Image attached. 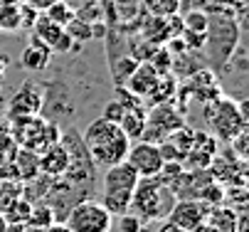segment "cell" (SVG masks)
<instances>
[{"mask_svg":"<svg viewBox=\"0 0 249 232\" xmlns=\"http://www.w3.org/2000/svg\"><path fill=\"white\" fill-rule=\"evenodd\" d=\"M18 148H20V146H18V141H15V136H13L10 126H8V124H0V165L10 163V161L15 158Z\"/></svg>","mask_w":249,"mask_h":232,"instance_id":"cell-27","label":"cell"},{"mask_svg":"<svg viewBox=\"0 0 249 232\" xmlns=\"http://www.w3.org/2000/svg\"><path fill=\"white\" fill-rule=\"evenodd\" d=\"M72 45H77V42L69 37L67 30H62V35H59L57 42L52 45V54H69V52H72Z\"/></svg>","mask_w":249,"mask_h":232,"instance_id":"cell-38","label":"cell"},{"mask_svg":"<svg viewBox=\"0 0 249 232\" xmlns=\"http://www.w3.org/2000/svg\"><path fill=\"white\" fill-rule=\"evenodd\" d=\"M183 45L188 52H202L205 47V32H193V30H183V35H180Z\"/></svg>","mask_w":249,"mask_h":232,"instance_id":"cell-33","label":"cell"},{"mask_svg":"<svg viewBox=\"0 0 249 232\" xmlns=\"http://www.w3.org/2000/svg\"><path fill=\"white\" fill-rule=\"evenodd\" d=\"M82 141H84L89 158L94 161V165H99V168H109L114 163L126 161V153H128V146H131V141L121 131V126L114 124V121H106L101 116L94 119L91 124H87Z\"/></svg>","mask_w":249,"mask_h":232,"instance_id":"cell-1","label":"cell"},{"mask_svg":"<svg viewBox=\"0 0 249 232\" xmlns=\"http://www.w3.org/2000/svg\"><path fill=\"white\" fill-rule=\"evenodd\" d=\"M0 30L3 32L20 30V0L18 3H0Z\"/></svg>","mask_w":249,"mask_h":232,"instance_id":"cell-26","label":"cell"},{"mask_svg":"<svg viewBox=\"0 0 249 232\" xmlns=\"http://www.w3.org/2000/svg\"><path fill=\"white\" fill-rule=\"evenodd\" d=\"M207 22H210V13L202 10V8L185 10V15H183L185 30H193V32H205V30H207Z\"/></svg>","mask_w":249,"mask_h":232,"instance_id":"cell-30","label":"cell"},{"mask_svg":"<svg viewBox=\"0 0 249 232\" xmlns=\"http://www.w3.org/2000/svg\"><path fill=\"white\" fill-rule=\"evenodd\" d=\"M40 10H35L30 3H25V0H20V30H32L35 20H37Z\"/></svg>","mask_w":249,"mask_h":232,"instance_id":"cell-36","label":"cell"},{"mask_svg":"<svg viewBox=\"0 0 249 232\" xmlns=\"http://www.w3.org/2000/svg\"><path fill=\"white\" fill-rule=\"evenodd\" d=\"M193 232H217V230H215V227H212L210 222H202V225H197V227H195Z\"/></svg>","mask_w":249,"mask_h":232,"instance_id":"cell-42","label":"cell"},{"mask_svg":"<svg viewBox=\"0 0 249 232\" xmlns=\"http://www.w3.org/2000/svg\"><path fill=\"white\" fill-rule=\"evenodd\" d=\"M146 116H148V107H131L124 111L119 126L121 131L128 136V141H138L143 139V131H146Z\"/></svg>","mask_w":249,"mask_h":232,"instance_id":"cell-17","label":"cell"},{"mask_svg":"<svg viewBox=\"0 0 249 232\" xmlns=\"http://www.w3.org/2000/svg\"><path fill=\"white\" fill-rule=\"evenodd\" d=\"M42 104H45L42 82L25 79V82L20 84V89L10 96V102H8V119L37 116V114H42Z\"/></svg>","mask_w":249,"mask_h":232,"instance_id":"cell-8","label":"cell"},{"mask_svg":"<svg viewBox=\"0 0 249 232\" xmlns=\"http://www.w3.org/2000/svg\"><path fill=\"white\" fill-rule=\"evenodd\" d=\"M207 107V121L212 128V136L222 143H230L242 128H247V114H244V102H234L227 96H217L215 102L205 104Z\"/></svg>","mask_w":249,"mask_h":232,"instance_id":"cell-6","label":"cell"},{"mask_svg":"<svg viewBox=\"0 0 249 232\" xmlns=\"http://www.w3.org/2000/svg\"><path fill=\"white\" fill-rule=\"evenodd\" d=\"M62 30H64V27H59L57 22H52L45 13H40L37 20H35V25H32V37H37L40 42H45V45L52 50V45H54L57 37L62 35Z\"/></svg>","mask_w":249,"mask_h":232,"instance_id":"cell-22","label":"cell"},{"mask_svg":"<svg viewBox=\"0 0 249 232\" xmlns=\"http://www.w3.org/2000/svg\"><path fill=\"white\" fill-rule=\"evenodd\" d=\"M57 222V217H54V210L47 205V203H32V208H30V217H27V227L30 230H47L50 225H54Z\"/></svg>","mask_w":249,"mask_h":232,"instance_id":"cell-23","label":"cell"},{"mask_svg":"<svg viewBox=\"0 0 249 232\" xmlns=\"http://www.w3.org/2000/svg\"><path fill=\"white\" fill-rule=\"evenodd\" d=\"M207 210H210L207 203L195 200V197H183V200H175L168 220L178 227H183L185 232H193L197 225H202L207 220Z\"/></svg>","mask_w":249,"mask_h":232,"instance_id":"cell-13","label":"cell"},{"mask_svg":"<svg viewBox=\"0 0 249 232\" xmlns=\"http://www.w3.org/2000/svg\"><path fill=\"white\" fill-rule=\"evenodd\" d=\"M158 72L151 67L148 62H138V67L131 72V77L126 79V89L133 94V96H138V99H146L151 91H153V87H156V82H158Z\"/></svg>","mask_w":249,"mask_h":232,"instance_id":"cell-16","label":"cell"},{"mask_svg":"<svg viewBox=\"0 0 249 232\" xmlns=\"http://www.w3.org/2000/svg\"><path fill=\"white\" fill-rule=\"evenodd\" d=\"M10 131L18 141L20 148L35 151V153H42L47 146L57 143L62 136V126L42 114L37 116H25V119H10Z\"/></svg>","mask_w":249,"mask_h":232,"instance_id":"cell-5","label":"cell"},{"mask_svg":"<svg viewBox=\"0 0 249 232\" xmlns=\"http://www.w3.org/2000/svg\"><path fill=\"white\" fill-rule=\"evenodd\" d=\"M18 197H22V183L0 178V213H5Z\"/></svg>","mask_w":249,"mask_h":232,"instance_id":"cell-29","label":"cell"},{"mask_svg":"<svg viewBox=\"0 0 249 232\" xmlns=\"http://www.w3.org/2000/svg\"><path fill=\"white\" fill-rule=\"evenodd\" d=\"M69 232H111L114 215L94 197H84L62 220Z\"/></svg>","mask_w":249,"mask_h":232,"instance_id":"cell-7","label":"cell"},{"mask_svg":"<svg viewBox=\"0 0 249 232\" xmlns=\"http://www.w3.org/2000/svg\"><path fill=\"white\" fill-rule=\"evenodd\" d=\"M242 40V25L234 20L232 13H212L207 30H205V47L202 52L207 54V70L220 74L222 67L234 54L237 45Z\"/></svg>","mask_w":249,"mask_h":232,"instance_id":"cell-2","label":"cell"},{"mask_svg":"<svg viewBox=\"0 0 249 232\" xmlns=\"http://www.w3.org/2000/svg\"><path fill=\"white\" fill-rule=\"evenodd\" d=\"M175 200H178L175 193L163 180H158L156 176L153 178H138V183L133 188V195H131L128 213H133L141 222L168 220Z\"/></svg>","mask_w":249,"mask_h":232,"instance_id":"cell-3","label":"cell"},{"mask_svg":"<svg viewBox=\"0 0 249 232\" xmlns=\"http://www.w3.org/2000/svg\"><path fill=\"white\" fill-rule=\"evenodd\" d=\"M30 208H32V203H27L25 197H18V200H15V203H13L3 215H5V220H8V222H22V225H27Z\"/></svg>","mask_w":249,"mask_h":232,"instance_id":"cell-32","label":"cell"},{"mask_svg":"<svg viewBox=\"0 0 249 232\" xmlns=\"http://www.w3.org/2000/svg\"><path fill=\"white\" fill-rule=\"evenodd\" d=\"M5 232H30V227H27V225H22V222H8Z\"/></svg>","mask_w":249,"mask_h":232,"instance_id":"cell-41","label":"cell"},{"mask_svg":"<svg viewBox=\"0 0 249 232\" xmlns=\"http://www.w3.org/2000/svg\"><path fill=\"white\" fill-rule=\"evenodd\" d=\"M210 176L220 185H247V161L237 158L232 151H222L212 156L210 163Z\"/></svg>","mask_w":249,"mask_h":232,"instance_id":"cell-11","label":"cell"},{"mask_svg":"<svg viewBox=\"0 0 249 232\" xmlns=\"http://www.w3.org/2000/svg\"><path fill=\"white\" fill-rule=\"evenodd\" d=\"M138 67V59H133L131 54H121L116 59L109 62V72H111V79H114V87H124L126 79L131 77V72Z\"/></svg>","mask_w":249,"mask_h":232,"instance_id":"cell-24","label":"cell"},{"mask_svg":"<svg viewBox=\"0 0 249 232\" xmlns=\"http://www.w3.org/2000/svg\"><path fill=\"white\" fill-rule=\"evenodd\" d=\"M124 111H126V107H124V104H119L116 99H111V102H106V107H104V111H101V119L119 124V121H121V116H124Z\"/></svg>","mask_w":249,"mask_h":232,"instance_id":"cell-37","label":"cell"},{"mask_svg":"<svg viewBox=\"0 0 249 232\" xmlns=\"http://www.w3.org/2000/svg\"><path fill=\"white\" fill-rule=\"evenodd\" d=\"M116 230L119 232H141L143 230V222H141L133 213H124L116 217Z\"/></svg>","mask_w":249,"mask_h":232,"instance_id":"cell-34","label":"cell"},{"mask_svg":"<svg viewBox=\"0 0 249 232\" xmlns=\"http://www.w3.org/2000/svg\"><path fill=\"white\" fill-rule=\"evenodd\" d=\"M64 30L69 32V37H72L74 42H79V45L91 40V22H87V20H82V18H77V15H74V20L69 22Z\"/></svg>","mask_w":249,"mask_h":232,"instance_id":"cell-31","label":"cell"},{"mask_svg":"<svg viewBox=\"0 0 249 232\" xmlns=\"http://www.w3.org/2000/svg\"><path fill=\"white\" fill-rule=\"evenodd\" d=\"M45 15L52 20V22H57L59 27H67L69 22L74 20V8L67 3V0H54V3L45 10Z\"/></svg>","mask_w":249,"mask_h":232,"instance_id":"cell-28","label":"cell"},{"mask_svg":"<svg viewBox=\"0 0 249 232\" xmlns=\"http://www.w3.org/2000/svg\"><path fill=\"white\" fill-rule=\"evenodd\" d=\"M8 57H0V79H3V74H5V67H8Z\"/></svg>","mask_w":249,"mask_h":232,"instance_id":"cell-43","label":"cell"},{"mask_svg":"<svg viewBox=\"0 0 249 232\" xmlns=\"http://www.w3.org/2000/svg\"><path fill=\"white\" fill-rule=\"evenodd\" d=\"M45 89V104H42V116L52 119V121H67L74 111L72 104V89L62 82H42Z\"/></svg>","mask_w":249,"mask_h":232,"instance_id":"cell-12","label":"cell"},{"mask_svg":"<svg viewBox=\"0 0 249 232\" xmlns=\"http://www.w3.org/2000/svg\"><path fill=\"white\" fill-rule=\"evenodd\" d=\"M40 156V173L42 176H50V178H62L69 168V153L67 148L57 141L52 146H47Z\"/></svg>","mask_w":249,"mask_h":232,"instance_id":"cell-14","label":"cell"},{"mask_svg":"<svg viewBox=\"0 0 249 232\" xmlns=\"http://www.w3.org/2000/svg\"><path fill=\"white\" fill-rule=\"evenodd\" d=\"M180 126H185V119H183L180 111L173 109L170 102L158 104V107H153V111H148V116H146L143 141L158 143V141H163L168 134H173V131L180 128Z\"/></svg>","mask_w":249,"mask_h":232,"instance_id":"cell-9","label":"cell"},{"mask_svg":"<svg viewBox=\"0 0 249 232\" xmlns=\"http://www.w3.org/2000/svg\"><path fill=\"white\" fill-rule=\"evenodd\" d=\"M13 163H15V168H18L20 183H30L32 178H37V176H40V156L35 153V151L18 148Z\"/></svg>","mask_w":249,"mask_h":232,"instance_id":"cell-20","label":"cell"},{"mask_svg":"<svg viewBox=\"0 0 249 232\" xmlns=\"http://www.w3.org/2000/svg\"><path fill=\"white\" fill-rule=\"evenodd\" d=\"M0 96H3V87H0Z\"/></svg>","mask_w":249,"mask_h":232,"instance_id":"cell-46","label":"cell"},{"mask_svg":"<svg viewBox=\"0 0 249 232\" xmlns=\"http://www.w3.org/2000/svg\"><path fill=\"white\" fill-rule=\"evenodd\" d=\"M0 3H18V0H0Z\"/></svg>","mask_w":249,"mask_h":232,"instance_id":"cell-45","label":"cell"},{"mask_svg":"<svg viewBox=\"0 0 249 232\" xmlns=\"http://www.w3.org/2000/svg\"><path fill=\"white\" fill-rule=\"evenodd\" d=\"M175 91H178V79L173 74H160L158 82H156V87H153V91L143 99V104L146 107L165 104V102H170V99L175 96Z\"/></svg>","mask_w":249,"mask_h":232,"instance_id":"cell-21","label":"cell"},{"mask_svg":"<svg viewBox=\"0 0 249 232\" xmlns=\"http://www.w3.org/2000/svg\"><path fill=\"white\" fill-rule=\"evenodd\" d=\"M141 8H143L146 15L170 18L175 13H180V0H141Z\"/></svg>","mask_w":249,"mask_h":232,"instance_id":"cell-25","label":"cell"},{"mask_svg":"<svg viewBox=\"0 0 249 232\" xmlns=\"http://www.w3.org/2000/svg\"><path fill=\"white\" fill-rule=\"evenodd\" d=\"M50 59H52V50L37 37H30V42L20 52V64L27 72H45L50 67Z\"/></svg>","mask_w":249,"mask_h":232,"instance_id":"cell-15","label":"cell"},{"mask_svg":"<svg viewBox=\"0 0 249 232\" xmlns=\"http://www.w3.org/2000/svg\"><path fill=\"white\" fill-rule=\"evenodd\" d=\"M126 163L136 171L138 178H153L163 168V156L158 151V143L138 139V141H131L128 153H126Z\"/></svg>","mask_w":249,"mask_h":232,"instance_id":"cell-10","label":"cell"},{"mask_svg":"<svg viewBox=\"0 0 249 232\" xmlns=\"http://www.w3.org/2000/svg\"><path fill=\"white\" fill-rule=\"evenodd\" d=\"M205 222H210L217 232H234L237 230V222H239V213L232 205L220 203V205H212L207 210V220Z\"/></svg>","mask_w":249,"mask_h":232,"instance_id":"cell-19","label":"cell"},{"mask_svg":"<svg viewBox=\"0 0 249 232\" xmlns=\"http://www.w3.org/2000/svg\"><path fill=\"white\" fill-rule=\"evenodd\" d=\"M247 141H249V134H247V128H242L239 134L230 141V151L237 156V158H242V161H247V156H249V151H247Z\"/></svg>","mask_w":249,"mask_h":232,"instance_id":"cell-35","label":"cell"},{"mask_svg":"<svg viewBox=\"0 0 249 232\" xmlns=\"http://www.w3.org/2000/svg\"><path fill=\"white\" fill-rule=\"evenodd\" d=\"M158 232H185V230L178 227V225H173L170 220H163V225L158 227Z\"/></svg>","mask_w":249,"mask_h":232,"instance_id":"cell-40","label":"cell"},{"mask_svg":"<svg viewBox=\"0 0 249 232\" xmlns=\"http://www.w3.org/2000/svg\"><path fill=\"white\" fill-rule=\"evenodd\" d=\"M5 227H8V220H5L3 213H0V232H5Z\"/></svg>","mask_w":249,"mask_h":232,"instance_id":"cell-44","label":"cell"},{"mask_svg":"<svg viewBox=\"0 0 249 232\" xmlns=\"http://www.w3.org/2000/svg\"><path fill=\"white\" fill-rule=\"evenodd\" d=\"M138 35L153 42V45H165L168 42V27H165V18H156V15H141L138 20Z\"/></svg>","mask_w":249,"mask_h":232,"instance_id":"cell-18","label":"cell"},{"mask_svg":"<svg viewBox=\"0 0 249 232\" xmlns=\"http://www.w3.org/2000/svg\"><path fill=\"white\" fill-rule=\"evenodd\" d=\"M136 183H138V176H136V171L131 168L126 161L109 165L106 173H104V178H101V200L99 203L109 210L114 217L128 213Z\"/></svg>","mask_w":249,"mask_h":232,"instance_id":"cell-4","label":"cell"},{"mask_svg":"<svg viewBox=\"0 0 249 232\" xmlns=\"http://www.w3.org/2000/svg\"><path fill=\"white\" fill-rule=\"evenodd\" d=\"M210 5H215V10H212V13H220V10H225V5H234V0H207V8Z\"/></svg>","mask_w":249,"mask_h":232,"instance_id":"cell-39","label":"cell"}]
</instances>
